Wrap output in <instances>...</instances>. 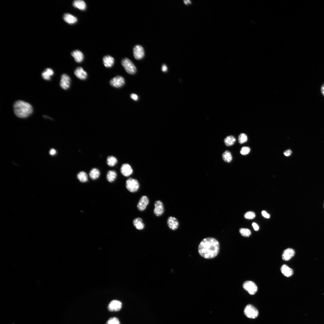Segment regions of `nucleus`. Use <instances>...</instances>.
<instances>
[{
    "mask_svg": "<svg viewBox=\"0 0 324 324\" xmlns=\"http://www.w3.org/2000/svg\"><path fill=\"white\" fill-rule=\"evenodd\" d=\"M133 53L135 58L137 60L142 59L144 56V50L140 45L136 46L133 48Z\"/></svg>",
    "mask_w": 324,
    "mask_h": 324,
    "instance_id": "obj_9",
    "label": "nucleus"
},
{
    "mask_svg": "<svg viewBox=\"0 0 324 324\" xmlns=\"http://www.w3.org/2000/svg\"><path fill=\"white\" fill-rule=\"evenodd\" d=\"M70 78L67 74H64L62 75L60 85L63 89L67 90L70 86Z\"/></svg>",
    "mask_w": 324,
    "mask_h": 324,
    "instance_id": "obj_12",
    "label": "nucleus"
},
{
    "mask_svg": "<svg viewBox=\"0 0 324 324\" xmlns=\"http://www.w3.org/2000/svg\"><path fill=\"white\" fill-rule=\"evenodd\" d=\"M167 224L170 229L175 231L177 229L179 226V223L177 219L173 217H170L167 220Z\"/></svg>",
    "mask_w": 324,
    "mask_h": 324,
    "instance_id": "obj_13",
    "label": "nucleus"
},
{
    "mask_svg": "<svg viewBox=\"0 0 324 324\" xmlns=\"http://www.w3.org/2000/svg\"><path fill=\"white\" fill-rule=\"evenodd\" d=\"M117 176V174L115 171L110 170L107 174V181L111 182L115 180Z\"/></svg>",
    "mask_w": 324,
    "mask_h": 324,
    "instance_id": "obj_26",
    "label": "nucleus"
},
{
    "mask_svg": "<svg viewBox=\"0 0 324 324\" xmlns=\"http://www.w3.org/2000/svg\"><path fill=\"white\" fill-rule=\"evenodd\" d=\"M241 235L246 237H249L251 234V231L247 228H240L239 231Z\"/></svg>",
    "mask_w": 324,
    "mask_h": 324,
    "instance_id": "obj_30",
    "label": "nucleus"
},
{
    "mask_svg": "<svg viewBox=\"0 0 324 324\" xmlns=\"http://www.w3.org/2000/svg\"><path fill=\"white\" fill-rule=\"evenodd\" d=\"M133 225L138 230H142L144 228V224L142 219L141 218L138 217L135 219L133 220Z\"/></svg>",
    "mask_w": 324,
    "mask_h": 324,
    "instance_id": "obj_17",
    "label": "nucleus"
},
{
    "mask_svg": "<svg viewBox=\"0 0 324 324\" xmlns=\"http://www.w3.org/2000/svg\"><path fill=\"white\" fill-rule=\"evenodd\" d=\"M78 179L82 182H85L88 180V176L87 174L84 171H81L77 176Z\"/></svg>",
    "mask_w": 324,
    "mask_h": 324,
    "instance_id": "obj_28",
    "label": "nucleus"
},
{
    "mask_svg": "<svg viewBox=\"0 0 324 324\" xmlns=\"http://www.w3.org/2000/svg\"><path fill=\"white\" fill-rule=\"evenodd\" d=\"M121 64L126 72L129 74H133L136 72V67L129 59L125 58L122 59Z\"/></svg>",
    "mask_w": 324,
    "mask_h": 324,
    "instance_id": "obj_3",
    "label": "nucleus"
},
{
    "mask_svg": "<svg viewBox=\"0 0 324 324\" xmlns=\"http://www.w3.org/2000/svg\"><path fill=\"white\" fill-rule=\"evenodd\" d=\"M122 307L121 302L117 300H113L108 305L107 309L110 312H117L121 309Z\"/></svg>",
    "mask_w": 324,
    "mask_h": 324,
    "instance_id": "obj_11",
    "label": "nucleus"
},
{
    "mask_svg": "<svg viewBox=\"0 0 324 324\" xmlns=\"http://www.w3.org/2000/svg\"><path fill=\"white\" fill-rule=\"evenodd\" d=\"M281 270L282 274L287 277H290L294 274L293 270L285 264H284L281 266Z\"/></svg>",
    "mask_w": 324,
    "mask_h": 324,
    "instance_id": "obj_19",
    "label": "nucleus"
},
{
    "mask_svg": "<svg viewBox=\"0 0 324 324\" xmlns=\"http://www.w3.org/2000/svg\"><path fill=\"white\" fill-rule=\"evenodd\" d=\"M74 74L76 77L81 80H85L87 76V72L81 67L76 68L74 70Z\"/></svg>",
    "mask_w": 324,
    "mask_h": 324,
    "instance_id": "obj_16",
    "label": "nucleus"
},
{
    "mask_svg": "<svg viewBox=\"0 0 324 324\" xmlns=\"http://www.w3.org/2000/svg\"><path fill=\"white\" fill-rule=\"evenodd\" d=\"M252 225L254 228V230L256 231H258L259 229V227L258 225L255 222H254L252 224Z\"/></svg>",
    "mask_w": 324,
    "mask_h": 324,
    "instance_id": "obj_39",
    "label": "nucleus"
},
{
    "mask_svg": "<svg viewBox=\"0 0 324 324\" xmlns=\"http://www.w3.org/2000/svg\"><path fill=\"white\" fill-rule=\"evenodd\" d=\"M131 97L133 99L137 101L138 99V97L137 95L133 93L131 95Z\"/></svg>",
    "mask_w": 324,
    "mask_h": 324,
    "instance_id": "obj_38",
    "label": "nucleus"
},
{
    "mask_svg": "<svg viewBox=\"0 0 324 324\" xmlns=\"http://www.w3.org/2000/svg\"><path fill=\"white\" fill-rule=\"evenodd\" d=\"M140 184L136 180L129 178L126 182V187L129 192L135 193L138 191L140 188Z\"/></svg>",
    "mask_w": 324,
    "mask_h": 324,
    "instance_id": "obj_4",
    "label": "nucleus"
},
{
    "mask_svg": "<svg viewBox=\"0 0 324 324\" xmlns=\"http://www.w3.org/2000/svg\"><path fill=\"white\" fill-rule=\"evenodd\" d=\"M321 92L322 94L324 97V84L321 87Z\"/></svg>",
    "mask_w": 324,
    "mask_h": 324,
    "instance_id": "obj_41",
    "label": "nucleus"
},
{
    "mask_svg": "<svg viewBox=\"0 0 324 324\" xmlns=\"http://www.w3.org/2000/svg\"><path fill=\"white\" fill-rule=\"evenodd\" d=\"M251 151L250 148L248 147H244L241 149L240 153L243 155H246L250 153Z\"/></svg>",
    "mask_w": 324,
    "mask_h": 324,
    "instance_id": "obj_33",
    "label": "nucleus"
},
{
    "mask_svg": "<svg viewBox=\"0 0 324 324\" xmlns=\"http://www.w3.org/2000/svg\"><path fill=\"white\" fill-rule=\"evenodd\" d=\"M103 62L104 66L107 68L111 67L113 65L114 59L110 55L105 56L103 58Z\"/></svg>",
    "mask_w": 324,
    "mask_h": 324,
    "instance_id": "obj_21",
    "label": "nucleus"
},
{
    "mask_svg": "<svg viewBox=\"0 0 324 324\" xmlns=\"http://www.w3.org/2000/svg\"><path fill=\"white\" fill-rule=\"evenodd\" d=\"M14 111L18 117L25 118L33 113V108L29 103L21 100L16 101L13 105Z\"/></svg>",
    "mask_w": 324,
    "mask_h": 324,
    "instance_id": "obj_2",
    "label": "nucleus"
},
{
    "mask_svg": "<svg viewBox=\"0 0 324 324\" xmlns=\"http://www.w3.org/2000/svg\"><path fill=\"white\" fill-rule=\"evenodd\" d=\"M222 158L223 160L227 163L231 162L233 159V157L231 152L228 150H226L222 154Z\"/></svg>",
    "mask_w": 324,
    "mask_h": 324,
    "instance_id": "obj_25",
    "label": "nucleus"
},
{
    "mask_svg": "<svg viewBox=\"0 0 324 324\" xmlns=\"http://www.w3.org/2000/svg\"><path fill=\"white\" fill-rule=\"evenodd\" d=\"M244 313L246 317L251 319H255L258 315V310L251 305H247L246 307Z\"/></svg>",
    "mask_w": 324,
    "mask_h": 324,
    "instance_id": "obj_5",
    "label": "nucleus"
},
{
    "mask_svg": "<svg viewBox=\"0 0 324 324\" xmlns=\"http://www.w3.org/2000/svg\"><path fill=\"white\" fill-rule=\"evenodd\" d=\"M63 19L67 23L73 24L77 22V18L75 17L69 13H66L63 16Z\"/></svg>",
    "mask_w": 324,
    "mask_h": 324,
    "instance_id": "obj_20",
    "label": "nucleus"
},
{
    "mask_svg": "<svg viewBox=\"0 0 324 324\" xmlns=\"http://www.w3.org/2000/svg\"><path fill=\"white\" fill-rule=\"evenodd\" d=\"M184 3H185V4L186 5H187L188 4H190V3H191V2H190V1H184Z\"/></svg>",
    "mask_w": 324,
    "mask_h": 324,
    "instance_id": "obj_42",
    "label": "nucleus"
},
{
    "mask_svg": "<svg viewBox=\"0 0 324 324\" xmlns=\"http://www.w3.org/2000/svg\"><path fill=\"white\" fill-rule=\"evenodd\" d=\"M73 5L76 8L81 10H85L86 8V5L84 1L82 0H76L74 1Z\"/></svg>",
    "mask_w": 324,
    "mask_h": 324,
    "instance_id": "obj_23",
    "label": "nucleus"
},
{
    "mask_svg": "<svg viewBox=\"0 0 324 324\" xmlns=\"http://www.w3.org/2000/svg\"><path fill=\"white\" fill-rule=\"evenodd\" d=\"M56 154V150L54 149H52L49 151V154L51 156H54Z\"/></svg>",
    "mask_w": 324,
    "mask_h": 324,
    "instance_id": "obj_35",
    "label": "nucleus"
},
{
    "mask_svg": "<svg viewBox=\"0 0 324 324\" xmlns=\"http://www.w3.org/2000/svg\"><path fill=\"white\" fill-rule=\"evenodd\" d=\"M162 69L163 72H166L168 70V68L166 65L163 64L162 66Z\"/></svg>",
    "mask_w": 324,
    "mask_h": 324,
    "instance_id": "obj_40",
    "label": "nucleus"
},
{
    "mask_svg": "<svg viewBox=\"0 0 324 324\" xmlns=\"http://www.w3.org/2000/svg\"><path fill=\"white\" fill-rule=\"evenodd\" d=\"M295 252L293 249L288 248L285 250L282 255V258L284 261H288L295 255Z\"/></svg>",
    "mask_w": 324,
    "mask_h": 324,
    "instance_id": "obj_15",
    "label": "nucleus"
},
{
    "mask_svg": "<svg viewBox=\"0 0 324 324\" xmlns=\"http://www.w3.org/2000/svg\"><path fill=\"white\" fill-rule=\"evenodd\" d=\"M106 324H120V323L117 318L115 317H112L107 321Z\"/></svg>",
    "mask_w": 324,
    "mask_h": 324,
    "instance_id": "obj_34",
    "label": "nucleus"
},
{
    "mask_svg": "<svg viewBox=\"0 0 324 324\" xmlns=\"http://www.w3.org/2000/svg\"><path fill=\"white\" fill-rule=\"evenodd\" d=\"M121 172L123 175L128 177L133 173V170L130 165L127 164H123L120 169Z\"/></svg>",
    "mask_w": 324,
    "mask_h": 324,
    "instance_id": "obj_14",
    "label": "nucleus"
},
{
    "mask_svg": "<svg viewBox=\"0 0 324 324\" xmlns=\"http://www.w3.org/2000/svg\"><path fill=\"white\" fill-rule=\"evenodd\" d=\"M238 141L240 144H242L248 141V137L245 133H242L238 137Z\"/></svg>",
    "mask_w": 324,
    "mask_h": 324,
    "instance_id": "obj_31",
    "label": "nucleus"
},
{
    "mask_svg": "<svg viewBox=\"0 0 324 324\" xmlns=\"http://www.w3.org/2000/svg\"><path fill=\"white\" fill-rule=\"evenodd\" d=\"M243 287L252 295L255 294L258 290L256 285L255 283L251 281H247L244 282L243 284Z\"/></svg>",
    "mask_w": 324,
    "mask_h": 324,
    "instance_id": "obj_6",
    "label": "nucleus"
},
{
    "mask_svg": "<svg viewBox=\"0 0 324 324\" xmlns=\"http://www.w3.org/2000/svg\"><path fill=\"white\" fill-rule=\"evenodd\" d=\"M149 203V200L147 196H142L140 199L137 205L138 210L140 211H144L148 205Z\"/></svg>",
    "mask_w": 324,
    "mask_h": 324,
    "instance_id": "obj_8",
    "label": "nucleus"
},
{
    "mask_svg": "<svg viewBox=\"0 0 324 324\" xmlns=\"http://www.w3.org/2000/svg\"><path fill=\"white\" fill-rule=\"evenodd\" d=\"M155 206L154 213L157 217H160L164 213V208L162 202L160 200L156 201L154 203Z\"/></svg>",
    "mask_w": 324,
    "mask_h": 324,
    "instance_id": "obj_7",
    "label": "nucleus"
},
{
    "mask_svg": "<svg viewBox=\"0 0 324 324\" xmlns=\"http://www.w3.org/2000/svg\"><path fill=\"white\" fill-rule=\"evenodd\" d=\"M219 251V244L214 238L208 237L203 239L200 244L198 251L200 255L205 259H211L217 256Z\"/></svg>",
    "mask_w": 324,
    "mask_h": 324,
    "instance_id": "obj_1",
    "label": "nucleus"
},
{
    "mask_svg": "<svg viewBox=\"0 0 324 324\" xmlns=\"http://www.w3.org/2000/svg\"><path fill=\"white\" fill-rule=\"evenodd\" d=\"M71 54L75 61L77 62H81L84 60V55L79 50H76L74 51L71 53Z\"/></svg>",
    "mask_w": 324,
    "mask_h": 324,
    "instance_id": "obj_18",
    "label": "nucleus"
},
{
    "mask_svg": "<svg viewBox=\"0 0 324 324\" xmlns=\"http://www.w3.org/2000/svg\"><path fill=\"white\" fill-rule=\"evenodd\" d=\"M245 218L247 219H253L256 217V214L252 211H249L244 214Z\"/></svg>",
    "mask_w": 324,
    "mask_h": 324,
    "instance_id": "obj_32",
    "label": "nucleus"
},
{
    "mask_svg": "<svg viewBox=\"0 0 324 324\" xmlns=\"http://www.w3.org/2000/svg\"><path fill=\"white\" fill-rule=\"evenodd\" d=\"M292 154V151L290 150H287L285 151L284 152V155L286 156H290Z\"/></svg>",
    "mask_w": 324,
    "mask_h": 324,
    "instance_id": "obj_36",
    "label": "nucleus"
},
{
    "mask_svg": "<svg viewBox=\"0 0 324 324\" xmlns=\"http://www.w3.org/2000/svg\"><path fill=\"white\" fill-rule=\"evenodd\" d=\"M89 175L92 180H96L98 179L100 176V172L98 169L94 168L91 171Z\"/></svg>",
    "mask_w": 324,
    "mask_h": 324,
    "instance_id": "obj_27",
    "label": "nucleus"
},
{
    "mask_svg": "<svg viewBox=\"0 0 324 324\" xmlns=\"http://www.w3.org/2000/svg\"><path fill=\"white\" fill-rule=\"evenodd\" d=\"M236 141V139L234 136H230L227 137L224 139V142L227 147H230L233 146L235 143Z\"/></svg>",
    "mask_w": 324,
    "mask_h": 324,
    "instance_id": "obj_24",
    "label": "nucleus"
},
{
    "mask_svg": "<svg viewBox=\"0 0 324 324\" xmlns=\"http://www.w3.org/2000/svg\"><path fill=\"white\" fill-rule=\"evenodd\" d=\"M262 214L264 217L266 218L269 219L270 218V215L265 211H263Z\"/></svg>",
    "mask_w": 324,
    "mask_h": 324,
    "instance_id": "obj_37",
    "label": "nucleus"
},
{
    "mask_svg": "<svg viewBox=\"0 0 324 324\" xmlns=\"http://www.w3.org/2000/svg\"><path fill=\"white\" fill-rule=\"evenodd\" d=\"M54 74V72L52 69L50 68H47L43 72L42 75V77L44 80H49L51 79V77Z\"/></svg>",
    "mask_w": 324,
    "mask_h": 324,
    "instance_id": "obj_22",
    "label": "nucleus"
},
{
    "mask_svg": "<svg viewBox=\"0 0 324 324\" xmlns=\"http://www.w3.org/2000/svg\"><path fill=\"white\" fill-rule=\"evenodd\" d=\"M117 159L113 156H109L108 157L107 159V163L111 167L117 164Z\"/></svg>",
    "mask_w": 324,
    "mask_h": 324,
    "instance_id": "obj_29",
    "label": "nucleus"
},
{
    "mask_svg": "<svg viewBox=\"0 0 324 324\" xmlns=\"http://www.w3.org/2000/svg\"><path fill=\"white\" fill-rule=\"evenodd\" d=\"M110 84L113 87L120 88L124 85L125 80L122 76H118L112 79L110 81Z\"/></svg>",
    "mask_w": 324,
    "mask_h": 324,
    "instance_id": "obj_10",
    "label": "nucleus"
}]
</instances>
